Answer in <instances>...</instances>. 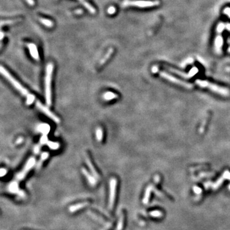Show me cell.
<instances>
[{
  "label": "cell",
  "mask_w": 230,
  "mask_h": 230,
  "mask_svg": "<svg viewBox=\"0 0 230 230\" xmlns=\"http://www.w3.org/2000/svg\"><path fill=\"white\" fill-rule=\"evenodd\" d=\"M53 69H54V65H53L52 63H49L47 65L45 77V95L46 101L47 104L49 106L51 105L52 104L51 81Z\"/></svg>",
  "instance_id": "cell-1"
},
{
  "label": "cell",
  "mask_w": 230,
  "mask_h": 230,
  "mask_svg": "<svg viewBox=\"0 0 230 230\" xmlns=\"http://www.w3.org/2000/svg\"><path fill=\"white\" fill-rule=\"evenodd\" d=\"M196 84L198 86H201L202 88H208L209 90L213 91V92L217 93L219 95L223 96H229L230 95V91L228 89H227L226 88H223L221 86H218L211 82H209L206 81H201V80H196Z\"/></svg>",
  "instance_id": "cell-2"
},
{
  "label": "cell",
  "mask_w": 230,
  "mask_h": 230,
  "mask_svg": "<svg viewBox=\"0 0 230 230\" xmlns=\"http://www.w3.org/2000/svg\"><path fill=\"white\" fill-rule=\"evenodd\" d=\"M0 72H1V74L5 78L7 79L13 85L14 87L16 88L20 93L22 94L23 95H29L28 90H26V88L23 87L22 85L20 84L19 82L17 81L16 79H15L14 77L12 76L10 73L8 72L3 66H1V68H0Z\"/></svg>",
  "instance_id": "cell-3"
},
{
  "label": "cell",
  "mask_w": 230,
  "mask_h": 230,
  "mask_svg": "<svg viewBox=\"0 0 230 230\" xmlns=\"http://www.w3.org/2000/svg\"><path fill=\"white\" fill-rule=\"evenodd\" d=\"M160 5V1L158 0L155 1H128L127 0L124 2V6H131L139 8H148L156 7Z\"/></svg>",
  "instance_id": "cell-4"
},
{
  "label": "cell",
  "mask_w": 230,
  "mask_h": 230,
  "mask_svg": "<svg viewBox=\"0 0 230 230\" xmlns=\"http://www.w3.org/2000/svg\"><path fill=\"white\" fill-rule=\"evenodd\" d=\"M117 181L115 178H111L110 182V197H109V207L113 209L116 199Z\"/></svg>",
  "instance_id": "cell-5"
},
{
  "label": "cell",
  "mask_w": 230,
  "mask_h": 230,
  "mask_svg": "<svg viewBox=\"0 0 230 230\" xmlns=\"http://www.w3.org/2000/svg\"><path fill=\"white\" fill-rule=\"evenodd\" d=\"M160 75L161 77H163V78L167 79V80L172 82H173V83L178 84V85H180V86H182L184 88H187V89H191V88H193V85L192 84L188 83V82L180 80V79L175 78V77L168 74V73H167L166 72H161Z\"/></svg>",
  "instance_id": "cell-6"
},
{
  "label": "cell",
  "mask_w": 230,
  "mask_h": 230,
  "mask_svg": "<svg viewBox=\"0 0 230 230\" xmlns=\"http://www.w3.org/2000/svg\"><path fill=\"white\" fill-rule=\"evenodd\" d=\"M35 164V159L34 157H31L28 160L27 162V163L26 164L25 166L23 168V169L22 170V171H20L18 175L17 176V178L18 180H22L25 177V176L26 175L29 171L30 170L32 167H33V166Z\"/></svg>",
  "instance_id": "cell-7"
},
{
  "label": "cell",
  "mask_w": 230,
  "mask_h": 230,
  "mask_svg": "<svg viewBox=\"0 0 230 230\" xmlns=\"http://www.w3.org/2000/svg\"><path fill=\"white\" fill-rule=\"evenodd\" d=\"M36 104L39 110L42 111L44 114H46L47 116H48L49 118H50L51 119H52L53 121H54V122H56V123L60 122V119H59L56 116V115L53 114L48 108L46 107V106H44L42 104H41V102H40L39 101H37Z\"/></svg>",
  "instance_id": "cell-8"
},
{
  "label": "cell",
  "mask_w": 230,
  "mask_h": 230,
  "mask_svg": "<svg viewBox=\"0 0 230 230\" xmlns=\"http://www.w3.org/2000/svg\"><path fill=\"white\" fill-rule=\"evenodd\" d=\"M28 48L29 49V52L31 56L33 57L35 60H39V54H38V51L37 46L34 44H28Z\"/></svg>",
  "instance_id": "cell-9"
},
{
  "label": "cell",
  "mask_w": 230,
  "mask_h": 230,
  "mask_svg": "<svg viewBox=\"0 0 230 230\" xmlns=\"http://www.w3.org/2000/svg\"><path fill=\"white\" fill-rule=\"evenodd\" d=\"M82 173H83L84 175L86 176V178L88 179V182L90 183V185H94L96 184L97 180H96V179L95 178V176H94L92 175H91V174H90L89 173H88L87 171L84 169V168H82Z\"/></svg>",
  "instance_id": "cell-10"
},
{
  "label": "cell",
  "mask_w": 230,
  "mask_h": 230,
  "mask_svg": "<svg viewBox=\"0 0 230 230\" xmlns=\"http://www.w3.org/2000/svg\"><path fill=\"white\" fill-rule=\"evenodd\" d=\"M85 161H86V163L87 166H88V167H89V169H90V171H91V174H92V175H93L94 176H95V178H99V175H98V173H97V172L96 171V170H95V167H94L93 165L92 164V163H91V161H90V158L88 157V156H86V158H85Z\"/></svg>",
  "instance_id": "cell-11"
},
{
  "label": "cell",
  "mask_w": 230,
  "mask_h": 230,
  "mask_svg": "<svg viewBox=\"0 0 230 230\" xmlns=\"http://www.w3.org/2000/svg\"><path fill=\"white\" fill-rule=\"evenodd\" d=\"M114 52V49L113 48H110V49L108 50L107 53L105 54V56L102 60L100 61V63H99V66H102L103 65H104L106 62H107L108 60L110 58V57L111 56V55L113 54Z\"/></svg>",
  "instance_id": "cell-12"
},
{
  "label": "cell",
  "mask_w": 230,
  "mask_h": 230,
  "mask_svg": "<svg viewBox=\"0 0 230 230\" xmlns=\"http://www.w3.org/2000/svg\"><path fill=\"white\" fill-rule=\"evenodd\" d=\"M118 96L116 93H114L113 92H111V91H108V92H105L104 95H103V98L105 99V101H111V100L117 99Z\"/></svg>",
  "instance_id": "cell-13"
},
{
  "label": "cell",
  "mask_w": 230,
  "mask_h": 230,
  "mask_svg": "<svg viewBox=\"0 0 230 230\" xmlns=\"http://www.w3.org/2000/svg\"><path fill=\"white\" fill-rule=\"evenodd\" d=\"M38 20L42 24L48 28H52L54 25V23L51 20L43 18V17H38Z\"/></svg>",
  "instance_id": "cell-14"
},
{
  "label": "cell",
  "mask_w": 230,
  "mask_h": 230,
  "mask_svg": "<svg viewBox=\"0 0 230 230\" xmlns=\"http://www.w3.org/2000/svg\"><path fill=\"white\" fill-rule=\"evenodd\" d=\"M81 3L85 8H87V9L89 10L90 12H91V14H95V9L93 8V7L92 5H91L89 3H88L87 1H85V0H83V1H82Z\"/></svg>",
  "instance_id": "cell-15"
},
{
  "label": "cell",
  "mask_w": 230,
  "mask_h": 230,
  "mask_svg": "<svg viewBox=\"0 0 230 230\" xmlns=\"http://www.w3.org/2000/svg\"><path fill=\"white\" fill-rule=\"evenodd\" d=\"M48 156H49V153L48 152H44L42 153V155H41V157H40V159L39 160V161H38V163L37 164V167L38 168L40 167L41 166H42V163L44 161L46 160V159H48Z\"/></svg>",
  "instance_id": "cell-16"
},
{
  "label": "cell",
  "mask_w": 230,
  "mask_h": 230,
  "mask_svg": "<svg viewBox=\"0 0 230 230\" xmlns=\"http://www.w3.org/2000/svg\"><path fill=\"white\" fill-rule=\"evenodd\" d=\"M168 69H169L172 72H175L176 73H177V74H178L180 76H182L184 77V78H191V77L193 76V74H192V73H191V74H185V73H182L181 72L178 71V70L172 69V68H171V67H168Z\"/></svg>",
  "instance_id": "cell-17"
},
{
  "label": "cell",
  "mask_w": 230,
  "mask_h": 230,
  "mask_svg": "<svg viewBox=\"0 0 230 230\" xmlns=\"http://www.w3.org/2000/svg\"><path fill=\"white\" fill-rule=\"evenodd\" d=\"M20 19H11V20H3L1 22V26H4V25H8V24H14V23H16L17 21H19Z\"/></svg>",
  "instance_id": "cell-18"
},
{
  "label": "cell",
  "mask_w": 230,
  "mask_h": 230,
  "mask_svg": "<svg viewBox=\"0 0 230 230\" xmlns=\"http://www.w3.org/2000/svg\"><path fill=\"white\" fill-rule=\"evenodd\" d=\"M97 139L99 141H101L103 138V131L101 128H97L95 131Z\"/></svg>",
  "instance_id": "cell-19"
},
{
  "label": "cell",
  "mask_w": 230,
  "mask_h": 230,
  "mask_svg": "<svg viewBox=\"0 0 230 230\" xmlns=\"http://www.w3.org/2000/svg\"><path fill=\"white\" fill-rule=\"evenodd\" d=\"M17 189H18V185H17V184H16V183L14 182L10 185L9 190L10 192H12V193H16V192L17 191Z\"/></svg>",
  "instance_id": "cell-20"
},
{
  "label": "cell",
  "mask_w": 230,
  "mask_h": 230,
  "mask_svg": "<svg viewBox=\"0 0 230 230\" xmlns=\"http://www.w3.org/2000/svg\"><path fill=\"white\" fill-rule=\"evenodd\" d=\"M34 100H35V97L33 95H28L27 98V104H31V103L34 101Z\"/></svg>",
  "instance_id": "cell-21"
},
{
  "label": "cell",
  "mask_w": 230,
  "mask_h": 230,
  "mask_svg": "<svg viewBox=\"0 0 230 230\" xmlns=\"http://www.w3.org/2000/svg\"><path fill=\"white\" fill-rule=\"evenodd\" d=\"M48 145L51 147L52 149H57L58 146V144H57V143H53V142L49 143Z\"/></svg>",
  "instance_id": "cell-22"
},
{
  "label": "cell",
  "mask_w": 230,
  "mask_h": 230,
  "mask_svg": "<svg viewBox=\"0 0 230 230\" xmlns=\"http://www.w3.org/2000/svg\"><path fill=\"white\" fill-rule=\"evenodd\" d=\"M46 127H48V125H40V132H44V134L47 133V132H48L49 131H47V130H46Z\"/></svg>",
  "instance_id": "cell-23"
},
{
  "label": "cell",
  "mask_w": 230,
  "mask_h": 230,
  "mask_svg": "<svg viewBox=\"0 0 230 230\" xmlns=\"http://www.w3.org/2000/svg\"><path fill=\"white\" fill-rule=\"evenodd\" d=\"M115 11H116V9H115L114 7H110V8H109L108 12V13L110 14H114L115 12Z\"/></svg>",
  "instance_id": "cell-24"
},
{
  "label": "cell",
  "mask_w": 230,
  "mask_h": 230,
  "mask_svg": "<svg viewBox=\"0 0 230 230\" xmlns=\"http://www.w3.org/2000/svg\"><path fill=\"white\" fill-rule=\"evenodd\" d=\"M25 1L29 6H33L35 5V1L33 0H25Z\"/></svg>",
  "instance_id": "cell-25"
},
{
  "label": "cell",
  "mask_w": 230,
  "mask_h": 230,
  "mask_svg": "<svg viewBox=\"0 0 230 230\" xmlns=\"http://www.w3.org/2000/svg\"><path fill=\"white\" fill-rule=\"evenodd\" d=\"M6 173H7V171H6L5 169H4V168H2V169H1V176H3L5 175H6Z\"/></svg>",
  "instance_id": "cell-26"
},
{
  "label": "cell",
  "mask_w": 230,
  "mask_h": 230,
  "mask_svg": "<svg viewBox=\"0 0 230 230\" xmlns=\"http://www.w3.org/2000/svg\"><path fill=\"white\" fill-rule=\"evenodd\" d=\"M47 141V137L46 138V137H42V140H41V143H45Z\"/></svg>",
  "instance_id": "cell-27"
},
{
  "label": "cell",
  "mask_w": 230,
  "mask_h": 230,
  "mask_svg": "<svg viewBox=\"0 0 230 230\" xmlns=\"http://www.w3.org/2000/svg\"><path fill=\"white\" fill-rule=\"evenodd\" d=\"M3 31H1V40L2 41V40H3Z\"/></svg>",
  "instance_id": "cell-28"
},
{
  "label": "cell",
  "mask_w": 230,
  "mask_h": 230,
  "mask_svg": "<svg viewBox=\"0 0 230 230\" xmlns=\"http://www.w3.org/2000/svg\"><path fill=\"white\" fill-rule=\"evenodd\" d=\"M226 71H228V72H230V67H228V68H226Z\"/></svg>",
  "instance_id": "cell-29"
},
{
  "label": "cell",
  "mask_w": 230,
  "mask_h": 230,
  "mask_svg": "<svg viewBox=\"0 0 230 230\" xmlns=\"http://www.w3.org/2000/svg\"></svg>",
  "instance_id": "cell-30"
}]
</instances>
